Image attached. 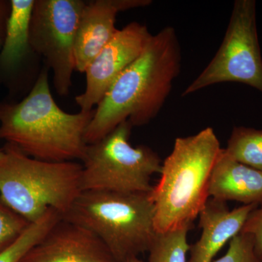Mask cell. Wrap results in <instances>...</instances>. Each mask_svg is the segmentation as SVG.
I'll list each match as a JSON object with an SVG mask.
<instances>
[{
    "mask_svg": "<svg viewBox=\"0 0 262 262\" xmlns=\"http://www.w3.org/2000/svg\"><path fill=\"white\" fill-rule=\"evenodd\" d=\"M62 219L94 232L118 262L148 252L157 234L150 192L82 191Z\"/></svg>",
    "mask_w": 262,
    "mask_h": 262,
    "instance_id": "5b68a950",
    "label": "cell"
},
{
    "mask_svg": "<svg viewBox=\"0 0 262 262\" xmlns=\"http://www.w3.org/2000/svg\"><path fill=\"white\" fill-rule=\"evenodd\" d=\"M83 0H35L29 27L33 51L53 74L57 94H70L75 70L76 33Z\"/></svg>",
    "mask_w": 262,
    "mask_h": 262,
    "instance_id": "ba28073f",
    "label": "cell"
},
{
    "mask_svg": "<svg viewBox=\"0 0 262 262\" xmlns=\"http://www.w3.org/2000/svg\"><path fill=\"white\" fill-rule=\"evenodd\" d=\"M182 53L175 29L167 27L151 35L140 56L117 77L84 132L92 144L123 122L134 127L149 124L166 101L181 70Z\"/></svg>",
    "mask_w": 262,
    "mask_h": 262,
    "instance_id": "6da1fadb",
    "label": "cell"
},
{
    "mask_svg": "<svg viewBox=\"0 0 262 262\" xmlns=\"http://www.w3.org/2000/svg\"><path fill=\"white\" fill-rule=\"evenodd\" d=\"M191 227L157 232L150 246L147 262H188L187 254L190 245L187 234Z\"/></svg>",
    "mask_w": 262,
    "mask_h": 262,
    "instance_id": "e0dca14e",
    "label": "cell"
},
{
    "mask_svg": "<svg viewBox=\"0 0 262 262\" xmlns=\"http://www.w3.org/2000/svg\"><path fill=\"white\" fill-rule=\"evenodd\" d=\"M29 225L0 196V252L16 241Z\"/></svg>",
    "mask_w": 262,
    "mask_h": 262,
    "instance_id": "ac0fdd59",
    "label": "cell"
},
{
    "mask_svg": "<svg viewBox=\"0 0 262 262\" xmlns=\"http://www.w3.org/2000/svg\"><path fill=\"white\" fill-rule=\"evenodd\" d=\"M48 67L38 75L27 96L18 103L0 102V139L42 161H82L84 135L92 111L66 113L51 94Z\"/></svg>",
    "mask_w": 262,
    "mask_h": 262,
    "instance_id": "7a4b0ae2",
    "label": "cell"
},
{
    "mask_svg": "<svg viewBox=\"0 0 262 262\" xmlns=\"http://www.w3.org/2000/svg\"><path fill=\"white\" fill-rule=\"evenodd\" d=\"M224 150L236 161L262 170V130L234 127Z\"/></svg>",
    "mask_w": 262,
    "mask_h": 262,
    "instance_id": "9a60e30c",
    "label": "cell"
},
{
    "mask_svg": "<svg viewBox=\"0 0 262 262\" xmlns=\"http://www.w3.org/2000/svg\"><path fill=\"white\" fill-rule=\"evenodd\" d=\"M257 205L229 210L227 203L209 198L199 215L201 235L190 246L188 262H213L221 249L242 230L248 215Z\"/></svg>",
    "mask_w": 262,
    "mask_h": 262,
    "instance_id": "7c38bea8",
    "label": "cell"
},
{
    "mask_svg": "<svg viewBox=\"0 0 262 262\" xmlns=\"http://www.w3.org/2000/svg\"><path fill=\"white\" fill-rule=\"evenodd\" d=\"M213 262H261L254 251V241L250 234L239 232L231 239L228 250Z\"/></svg>",
    "mask_w": 262,
    "mask_h": 262,
    "instance_id": "d6986e66",
    "label": "cell"
},
{
    "mask_svg": "<svg viewBox=\"0 0 262 262\" xmlns=\"http://www.w3.org/2000/svg\"><path fill=\"white\" fill-rule=\"evenodd\" d=\"M221 149L212 127L177 138L150 192L157 232L192 227L209 199L210 179Z\"/></svg>",
    "mask_w": 262,
    "mask_h": 262,
    "instance_id": "3957f363",
    "label": "cell"
},
{
    "mask_svg": "<svg viewBox=\"0 0 262 262\" xmlns=\"http://www.w3.org/2000/svg\"><path fill=\"white\" fill-rule=\"evenodd\" d=\"M20 262H118L102 241L61 219Z\"/></svg>",
    "mask_w": 262,
    "mask_h": 262,
    "instance_id": "30bf717a",
    "label": "cell"
},
{
    "mask_svg": "<svg viewBox=\"0 0 262 262\" xmlns=\"http://www.w3.org/2000/svg\"><path fill=\"white\" fill-rule=\"evenodd\" d=\"M126 262H146L142 261V260L140 259L139 257H135L130 258V259H129L128 261H127Z\"/></svg>",
    "mask_w": 262,
    "mask_h": 262,
    "instance_id": "7402d4cb",
    "label": "cell"
},
{
    "mask_svg": "<svg viewBox=\"0 0 262 262\" xmlns=\"http://www.w3.org/2000/svg\"><path fill=\"white\" fill-rule=\"evenodd\" d=\"M11 11L10 0H0V49L3 46L6 34L7 26Z\"/></svg>",
    "mask_w": 262,
    "mask_h": 262,
    "instance_id": "44dd1931",
    "label": "cell"
},
{
    "mask_svg": "<svg viewBox=\"0 0 262 262\" xmlns=\"http://www.w3.org/2000/svg\"><path fill=\"white\" fill-rule=\"evenodd\" d=\"M254 0H236L223 41L182 96L222 82H241L262 93V58Z\"/></svg>",
    "mask_w": 262,
    "mask_h": 262,
    "instance_id": "52a82bcc",
    "label": "cell"
},
{
    "mask_svg": "<svg viewBox=\"0 0 262 262\" xmlns=\"http://www.w3.org/2000/svg\"><path fill=\"white\" fill-rule=\"evenodd\" d=\"M209 198L262 205V170L239 163L221 149L210 179Z\"/></svg>",
    "mask_w": 262,
    "mask_h": 262,
    "instance_id": "4fadbf2b",
    "label": "cell"
},
{
    "mask_svg": "<svg viewBox=\"0 0 262 262\" xmlns=\"http://www.w3.org/2000/svg\"><path fill=\"white\" fill-rule=\"evenodd\" d=\"M62 219L61 213L51 208L41 218L30 223L16 241L0 252V262H20Z\"/></svg>",
    "mask_w": 262,
    "mask_h": 262,
    "instance_id": "2e32d148",
    "label": "cell"
},
{
    "mask_svg": "<svg viewBox=\"0 0 262 262\" xmlns=\"http://www.w3.org/2000/svg\"><path fill=\"white\" fill-rule=\"evenodd\" d=\"M0 160V196L29 223L53 208L62 216L82 190V164L42 161L6 143Z\"/></svg>",
    "mask_w": 262,
    "mask_h": 262,
    "instance_id": "277c9868",
    "label": "cell"
},
{
    "mask_svg": "<svg viewBox=\"0 0 262 262\" xmlns=\"http://www.w3.org/2000/svg\"><path fill=\"white\" fill-rule=\"evenodd\" d=\"M241 232L252 236L255 253L262 262V206L250 213Z\"/></svg>",
    "mask_w": 262,
    "mask_h": 262,
    "instance_id": "ffe728a7",
    "label": "cell"
},
{
    "mask_svg": "<svg viewBox=\"0 0 262 262\" xmlns=\"http://www.w3.org/2000/svg\"><path fill=\"white\" fill-rule=\"evenodd\" d=\"M151 35L138 22L119 29L84 72L85 89L75 98L81 111L95 110L117 77L144 51Z\"/></svg>",
    "mask_w": 262,
    "mask_h": 262,
    "instance_id": "9c48e42d",
    "label": "cell"
},
{
    "mask_svg": "<svg viewBox=\"0 0 262 262\" xmlns=\"http://www.w3.org/2000/svg\"><path fill=\"white\" fill-rule=\"evenodd\" d=\"M34 1L10 0L11 11L4 42L0 49V72L3 75H15L32 56H37L33 51L29 39Z\"/></svg>",
    "mask_w": 262,
    "mask_h": 262,
    "instance_id": "5bb4252c",
    "label": "cell"
},
{
    "mask_svg": "<svg viewBox=\"0 0 262 262\" xmlns=\"http://www.w3.org/2000/svg\"><path fill=\"white\" fill-rule=\"evenodd\" d=\"M151 0H94L86 2L76 33L75 70L84 73L97 56L117 34V14L120 12L144 8Z\"/></svg>",
    "mask_w": 262,
    "mask_h": 262,
    "instance_id": "8fae6325",
    "label": "cell"
},
{
    "mask_svg": "<svg viewBox=\"0 0 262 262\" xmlns=\"http://www.w3.org/2000/svg\"><path fill=\"white\" fill-rule=\"evenodd\" d=\"M133 126L125 121L107 136L89 144L82 160V190L149 193L151 179L162 161L149 146H133Z\"/></svg>",
    "mask_w": 262,
    "mask_h": 262,
    "instance_id": "8992f818",
    "label": "cell"
},
{
    "mask_svg": "<svg viewBox=\"0 0 262 262\" xmlns=\"http://www.w3.org/2000/svg\"><path fill=\"white\" fill-rule=\"evenodd\" d=\"M3 155H4V151L3 149H0V160L3 158Z\"/></svg>",
    "mask_w": 262,
    "mask_h": 262,
    "instance_id": "603a6c76",
    "label": "cell"
}]
</instances>
